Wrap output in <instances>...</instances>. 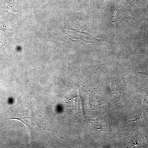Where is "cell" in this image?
Returning <instances> with one entry per match:
<instances>
[{"label": "cell", "mask_w": 148, "mask_h": 148, "mask_svg": "<svg viewBox=\"0 0 148 148\" xmlns=\"http://www.w3.org/2000/svg\"><path fill=\"white\" fill-rule=\"evenodd\" d=\"M23 104V102L21 101L12 107L9 114L8 119H17L22 122L26 125L30 135L32 134V132H35L36 130H45L37 123L30 106Z\"/></svg>", "instance_id": "cell-1"}, {"label": "cell", "mask_w": 148, "mask_h": 148, "mask_svg": "<svg viewBox=\"0 0 148 148\" xmlns=\"http://www.w3.org/2000/svg\"><path fill=\"white\" fill-rule=\"evenodd\" d=\"M5 3L9 6L15 8L19 5V0H4Z\"/></svg>", "instance_id": "cell-2"}, {"label": "cell", "mask_w": 148, "mask_h": 148, "mask_svg": "<svg viewBox=\"0 0 148 148\" xmlns=\"http://www.w3.org/2000/svg\"><path fill=\"white\" fill-rule=\"evenodd\" d=\"M140 0H127V2L129 3L131 6L132 7L135 5L136 4L139 2Z\"/></svg>", "instance_id": "cell-3"}]
</instances>
